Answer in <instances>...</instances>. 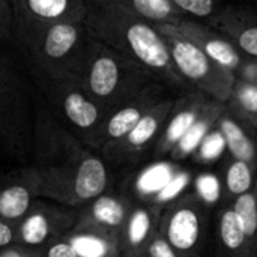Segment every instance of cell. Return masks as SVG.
Listing matches in <instances>:
<instances>
[{
    "instance_id": "cell-1",
    "label": "cell",
    "mask_w": 257,
    "mask_h": 257,
    "mask_svg": "<svg viewBox=\"0 0 257 257\" xmlns=\"http://www.w3.org/2000/svg\"><path fill=\"white\" fill-rule=\"evenodd\" d=\"M30 164L41 178V197L71 208L111 188V173L104 158L68 131L44 99H35Z\"/></svg>"
},
{
    "instance_id": "cell-2",
    "label": "cell",
    "mask_w": 257,
    "mask_h": 257,
    "mask_svg": "<svg viewBox=\"0 0 257 257\" xmlns=\"http://www.w3.org/2000/svg\"><path fill=\"white\" fill-rule=\"evenodd\" d=\"M84 24L89 33L145 69L169 89H191L176 72L169 47L158 27L120 0H86Z\"/></svg>"
},
{
    "instance_id": "cell-3",
    "label": "cell",
    "mask_w": 257,
    "mask_h": 257,
    "mask_svg": "<svg viewBox=\"0 0 257 257\" xmlns=\"http://www.w3.org/2000/svg\"><path fill=\"white\" fill-rule=\"evenodd\" d=\"M77 78L105 114L155 81L137 63L93 36Z\"/></svg>"
},
{
    "instance_id": "cell-4",
    "label": "cell",
    "mask_w": 257,
    "mask_h": 257,
    "mask_svg": "<svg viewBox=\"0 0 257 257\" xmlns=\"http://www.w3.org/2000/svg\"><path fill=\"white\" fill-rule=\"evenodd\" d=\"M30 69L50 75H72L87 56L92 35L84 23H59L15 30Z\"/></svg>"
},
{
    "instance_id": "cell-5",
    "label": "cell",
    "mask_w": 257,
    "mask_h": 257,
    "mask_svg": "<svg viewBox=\"0 0 257 257\" xmlns=\"http://www.w3.org/2000/svg\"><path fill=\"white\" fill-rule=\"evenodd\" d=\"M35 99L12 59L0 51V149L20 164L32 161Z\"/></svg>"
},
{
    "instance_id": "cell-6",
    "label": "cell",
    "mask_w": 257,
    "mask_h": 257,
    "mask_svg": "<svg viewBox=\"0 0 257 257\" xmlns=\"http://www.w3.org/2000/svg\"><path fill=\"white\" fill-rule=\"evenodd\" d=\"M30 77L53 116L93 151V139L107 114L80 80L72 75H50L35 69H30Z\"/></svg>"
},
{
    "instance_id": "cell-7",
    "label": "cell",
    "mask_w": 257,
    "mask_h": 257,
    "mask_svg": "<svg viewBox=\"0 0 257 257\" xmlns=\"http://www.w3.org/2000/svg\"><path fill=\"white\" fill-rule=\"evenodd\" d=\"M157 27L169 47L173 66L185 84L191 90H199L206 98L226 104L236 81L235 72L214 62L185 38L160 26Z\"/></svg>"
},
{
    "instance_id": "cell-8",
    "label": "cell",
    "mask_w": 257,
    "mask_h": 257,
    "mask_svg": "<svg viewBox=\"0 0 257 257\" xmlns=\"http://www.w3.org/2000/svg\"><path fill=\"white\" fill-rule=\"evenodd\" d=\"M208 232V209L196 194H184L163 208L158 233L181 257H202Z\"/></svg>"
},
{
    "instance_id": "cell-9",
    "label": "cell",
    "mask_w": 257,
    "mask_h": 257,
    "mask_svg": "<svg viewBox=\"0 0 257 257\" xmlns=\"http://www.w3.org/2000/svg\"><path fill=\"white\" fill-rule=\"evenodd\" d=\"M176 98L167 96L155 107H152L137 125L122 139L104 146L99 151V155L104 161L114 167L131 166L139 163L149 151L154 149L164 123L173 108Z\"/></svg>"
},
{
    "instance_id": "cell-10",
    "label": "cell",
    "mask_w": 257,
    "mask_h": 257,
    "mask_svg": "<svg viewBox=\"0 0 257 257\" xmlns=\"http://www.w3.org/2000/svg\"><path fill=\"white\" fill-rule=\"evenodd\" d=\"M77 223V208L38 197L15 224V244L45 248L53 239L66 235Z\"/></svg>"
},
{
    "instance_id": "cell-11",
    "label": "cell",
    "mask_w": 257,
    "mask_h": 257,
    "mask_svg": "<svg viewBox=\"0 0 257 257\" xmlns=\"http://www.w3.org/2000/svg\"><path fill=\"white\" fill-rule=\"evenodd\" d=\"M167 96L169 87L158 81H152L133 98L111 110L102 120L93 139V151L99 154L104 146L126 136L152 107H155Z\"/></svg>"
},
{
    "instance_id": "cell-12",
    "label": "cell",
    "mask_w": 257,
    "mask_h": 257,
    "mask_svg": "<svg viewBox=\"0 0 257 257\" xmlns=\"http://www.w3.org/2000/svg\"><path fill=\"white\" fill-rule=\"evenodd\" d=\"M157 26L185 38L197 48H200L214 62L235 72V75L242 62L245 60V56L226 35H223L220 30L214 29L209 24L199 23V20L184 17L181 20L172 23H161Z\"/></svg>"
},
{
    "instance_id": "cell-13",
    "label": "cell",
    "mask_w": 257,
    "mask_h": 257,
    "mask_svg": "<svg viewBox=\"0 0 257 257\" xmlns=\"http://www.w3.org/2000/svg\"><path fill=\"white\" fill-rule=\"evenodd\" d=\"M15 30L59 23H84L86 0H9Z\"/></svg>"
},
{
    "instance_id": "cell-14",
    "label": "cell",
    "mask_w": 257,
    "mask_h": 257,
    "mask_svg": "<svg viewBox=\"0 0 257 257\" xmlns=\"http://www.w3.org/2000/svg\"><path fill=\"white\" fill-rule=\"evenodd\" d=\"M41 197V178L33 164H24L0 176V218L17 224Z\"/></svg>"
},
{
    "instance_id": "cell-15",
    "label": "cell",
    "mask_w": 257,
    "mask_h": 257,
    "mask_svg": "<svg viewBox=\"0 0 257 257\" xmlns=\"http://www.w3.org/2000/svg\"><path fill=\"white\" fill-rule=\"evenodd\" d=\"M133 205L134 200L130 199L123 191L108 188L77 208L75 224L119 235Z\"/></svg>"
},
{
    "instance_id": "cell-16",
    "label": "cell",
    "mask_w": 257,
    "mask_h": 257,
    "mask_svg": "<svg viewBox=\"0 0 257 257\" xmlns=\"http://www.w3.org/2000/svg\"><path fill=\"white\" fill-rule=\"evenodd\" d=\"M163 208L157 203L134 202L119 232L120 257H145L148 247L158 233Z\"/></svg>"
},
{
    "instance_id": "cell-17",
    "label": "cell",
    "mask_w": 257,
    "mask_h": 257,
    "mask_svg": "<svg viewBox=\"0 0 257 257\" xmlns=\"http://www.w3.org/2000/svg\"><path fill=\"white\" fill-rule=\"evenodd\" d=\"M209 98H206L199 90L185 92L181 98L175 99L173 108L164 123V128L152 149L154 158L169 157L193 123L199 119L202 110L205 108Z\"/></svg>"
},
{
    "instance_id": "cell-18",
    "label": "cell",
    "mask_w": 257,
    "mask_h": 257,
    "mask_svg": "<svg viewBox=\"0 0 257 257\" xmlns=\"http://www.w3.org/2000/svg\"><path fill=\"white\" fill-rule=\"evenodd\" d=\"M208 24L226 35L245 57L257 60V15L223 8Z\"/></svg>"
},
{
    "instance_id": "cell-19",
    "label": "cell",
    "mask_w": 257,
    "mask_h": 257,
    "mask_svg": "<svg viewBox=\"0 0 257 257\" xmlns=\"http://www.w3.org/2000/svg\"><path fill=\"white\" fill-rule=\"evenodd\" d=\"M215 251L217 257H253L232 202H227L217 214Z\"/></svg>"
},
{
    "instance_id": "cell-20",
    "label": "cell",
    "mask_w": 257,
    "mask_h": 257,
    "mask_svg": "<svg viewBox=\"0 0 257 257\" xmlns=\"http://www.w3.org/2000/svg\"><path fill=\"white\" fill-rule=\"evenodd\" d=\"M65 238L78 257H120L116 233L75 224Z\"/></svg>"
},
{
    "instance_id": "cell-21",
    "label": "cell",
    "mask_w": 257,
    "mask_h": 257,
    "mask_svg": "<svg viewBox=\"0 0 257 257\" xmlns=\"http://www.w3.org/2000/svg\"><path fill=\"white\" fill-rule=\"evenodd\" d=\"M215 128H218L220 134L223 136L224 145L233 160L248 163L257 169V146L247 130V125L232 116L226 108Z\"/></svg>"
},
{
    "instance_id": "cell-22",
    "label": "cell",
    "mask_w": 257,
    "mask_h": 257,
    "mask_svg": "<svg viewBox=\"0 0 257 257\" xmlns=\"http://www.w3.org/2000/svg\"><path fill=\"white\" fill-rule=\"evenodd\" d=\"M224 111H226L224 102L209 98L199 119L193 123V126L187 131V134L170 152L169 157L172 158V161H182L188 155H191L199 148V145L205 140V137L217 126V122Z\"/></svg>"
},
{
    "instance_id": "cell-23",
    "label": "cell",
    "mask_w": 257,
    "mask_h": 257,
    "mask_svg": "<svg viewBox=\"0 0 257 257\" xmlns=\"http://www.w3.org/2000/svg\"><path fill=\"white\" fill-rule=\"evenodd\" d=\"M227 111L244 125L257 130V86L236 78L226 102Z\"/></svg>"
},
{
    "instance_id": "cell-24",
    "label": "cell",
    "mask_w": 257,
    "mask_h": 257,
    "mask_svg": "<svg viewBox=\"0 0 257 257\" xmlns=\"http://www.w3.org/2000/svg\"><path fill=\"white\" fill-rule=\"evenodd\" d=\"M256 172L257 169L248 163L230 158L224 170V190L229 202H233L239 196L253 190Z\"/></svg>"
},
{
    "instance_id": "cell-25",
    "label": "cell",
    "mask_w": 257,
    "mask_h": 257,
    "mask_svg": "<svg viewBox=\"0 0 257 257\" xmlns=\"http://www.w3.org/2000/svg\"><path fill=\"white\" fill-rule=\"evenodd\" d=\"M120 2L125 6H128L131 11H134L136 14H139L140 17L146 18L154 24L172 23L185 17L173 6L170 0H120Z\"/></svg>"
},
{
    "instance_id": "cell-26",
    "label": "cell",
    "mask_w": 257,
    "mask_h": 257,
    "mask_svg": "<svg viewBox=\"0 0 257 257\" xmlns=\"http://www.w3.org/2000/svg\"><path fill=\"white\" fill-rule=\"evenodd\" d=\"M244 235L247 238L248 247L253 257H257V197L253 191H248L232 202Z\"/></svg>"
},
{
    "instance_id": "cell-27",
    "label": "cell",
    "mask_w": 257,
    "mask_h": 257,
    "mask_svg": "<svg viewBox=\"0 0 257 257\" xmlns=\"http://www.w3.org/2000/svg\"><path fill=\"white\" fill-rule=\"evenodd\" d=\"M170 2L185 17L194 20H206L208 23L212 21L223 9L220 8L218 0H170Z\"/></svg>"
},
{
    "instance_id": "cell-28",
    "label": "cell",
    "mask_w": 257,
    "mask_h": 257,
    "mask_svg": "<svg viewBox=\"0 0 257 257\" xmlns=\"http://www.w3.org/2000/svg\"><path fill=\"white\" fill-rule=\"evenodd\" d=\"M45 257H78L66 241L65 235L53 239L45 245Z\"/></svg>"
},
{
    "instance_id": "cell-29",
    "label": "cell",
    "mask_w": 257,
    "mask_h": 257,
    "mask_svg": "<svg viewBox=\"0 0 257 257\" xmlns=\"http://www.w3.org/2000/svg\"><path fill=\"white\" fill-rule=\"evenodd\" d=\"M145 257H181L173 248L172 245L160 235L157 233V236L152 239L151 245L146 250Z\"/></svg>"
},
{
    "instance_id": "cell-30",
    "label": "cell",
    "mask_w": 257,
    "mask_h": 257,
    "mask_svg": "<svg viewBox=\"0 0 257 257\" xmlns=\"http://www.w3.org/2000/svg\"><path fill=\"white\" fill-rule=\"evenodd\" d=\"M0 257H45V248L12 244L0 250Z\"/></svg>"
},
{
    "instance_id": "cell-31",
    "label": "cell",
    "mask_w": 257,
    "mask_h": 257,
    "mask_svg": "<svg viewBox=\"0 0 257 257\" xmlns=\"http://www.w3.org/2000/svg\"><path fill=\"white\" fill-rule=\"evenodd\" d=\"M236 78H241L257 86V60L245 57V60L236 71Z\"/></svg>"
},
{
    "instance_id": "cell-32",
    "label": "cell",
    "mask_w": 257,
    "mask_h": 257,
    "mask_svg": "<svg viewBox=\"0 0 257 257\" xmlns=\"http://www.w3.org/2000/svg\"><path fill=\"white\" fill-rule=\"evenodd\" d=\"M15 244V224L0 218V250Z\"/></svg>"
},
{
    "instance_id": "cell-33",
    "label": "cell",
    "mask_w": 257,
    "mask_h": 257,
    "mask_svg": "<svg viewBox=\"0 0 257 257\" xmlns=\"http://www.w3.org/2000/svg\"><path fill=\"white\" fill-rule=\"evenodd\" d=\"M12 29V14L0 9V44L9 36Z\"/></svg>"
},
{
    "instance_id": "cell-34",
    "label": "cell",
    "mask_w": 257,
    "mask_h": 257,
    "mask_svg": "<svg viewBox=\"0 0 257 257\" xmlns=\"http://www.w3.org/2000/svg\"><path fill=\"white\" fill-rule=\"evenodd\" d=\"M0 9L5 11V12L12 14V11H11V2L9 0H0Z\"/></svg>"
},
{
    "instance_id": "cell-35",
    "label": "cell",
    "mask_w": 257,
    "mask_h": 257,
    "mask_svg": "<svg viewBox=\"0 0 257 257\" xmlns=\"http://www.w3.org/2000/svg\"><path fill=\"white\" fill-rule=\"evenodd\" d=\"M251 191H253V193L256 194V197H257V178L254 179V185H253V190H251Z\"/></svg>"
}]
</instances>
